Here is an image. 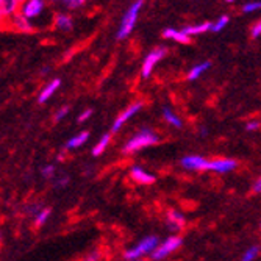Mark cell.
Returning <instances> with one entry per match:
<instances>
[{
	"instance_id": "obj_14",
	"label": "cell",
	"mask_w": 261,
	"mask_h": 261,
	"mask_svg": "<svg viewBox=\"0 0 261 261\" xmlns=\"http://www.w3.org/2000/svg\"><path fill=\"white\" fill-rule=\"evenodd\" d=\"M19 8H20L19 0H0V10H2V13L8 19H11L14 14H17Z\"/></svg>"
},
{
	"instance_id": "obj_19",
	"label": "cell",
	"mask_w": 261,
	"mask_h": 261,
	"mask_svg": "<svg viewBox=\"0 0 261 261\" xmlns=\"http://www.w3.org/2000/svg\"><path fill=\"white\" fill-rule=\"evenodd\" d=\"M211 67V63L210 61H203V63H199L197 66H194L191 70H189V72H188V80L189 82H194V80H197L203 72H205V70H208Z\"/></svg>"
},
{
	"instance_id": "obj_31",
	"label": "cell",
	"mask_w": 261,
	"mask_h": 261,
	"mask_svg": "<svg viewBox=\"0 0 261 261\" xmlns=\"http://www.w3.org/2000/svg\"><path fill=\"white\" fill-rule=\"evenodd\" d=\"M91 114H92V110H85V111L77 117V121H79V122H85V121H88V119H89Z\"/></svg>"
},
{
	"instance_id": "obj_36",
	"label": "cell",
	"mask_w": 261,
	"mask_h": 261,
	"mask_svg": "<svg viewBox=\"0 0 261 261\" xmlns=\"http://www.w3.org/2000/svg\"><path fill=\"white\" fill-rule=\"evenodd\" d=\"M206 133H208V130H206L205 127H202V128H200V136H206Z\"/></svg>"
},
{
	"instance_id": "obj_39",
	"label": "cell",
	"mask_w": 261,
	"mask_h": 261,
	"mask_svg": "<svg viewBox=\"0 0 261 261\" xmlns=\"http://www.w3.org/2000/svg\"><path fill=\"white\" fill-rule=\"evenodd\" d=\"M52 2H58V0H52Z\"/></svg>"
},
{
	"instance_id": "obj_9",
	"label": "cell",
	"mask_w": 261,
	"mask_h": 261,
	"mask_svg": "<svg viewBox=\"0 0 261 261\" xmlns=\"http://www.w3.org/2000/svg\"><path fill=\"white\" fill-rule=\"evenodd\" d=\"M180 164L188 171H206L208 160L200 155H186L181 158Z\"/></svg>"
},
{
	"instance_id": "obj_18",
	"label": "cell",
	"mask_w": 261,
	"mask_h": 261,
	"mask_svg": "<svg viewBox=\"0 0 261 261\" xmlns=\"http://www.w3.org/2000/svg\"><path fill=\"white\" fill-rule=\"evenodd\" d=\"M163 119L168 122L169 125H174L175 128H181L183 127V122L180 117L169 108V107H164L163 108Z\"/></svg>"
},
{
	"instance_id": "obj_11",
	"label": "cell",
	"mask_w": 261,
	"mask_h": 261,
	"mask_svg": "<svg viewBox=\"0 0 261 261\" xmlns=\"http://www.w3.org/2000/svg\"><path fill=\"white\" fill-rule=\"evenodd\" d=\"M130 177L133 181H136L139 185H152L155 181V175L139 168V166H133L130 169Z\"/></svg>"
},
{
	"instance_id": "obj_4",
	"label": "cell",
	"mask_w": 261,
	"mask_h": 261,
	"mask_svg": "<svg viewBox=\"0 0 261 261\" xmlns=\"http://www.w3.org/2000/svg\"><path fill=\"white\" fill-rule=\"evenodd\" d=\"M183 244V240H181V236L178 234H172L169 236V238H166L152 253V259L153 261H160V259H164L166 256H169L171 253H174L175 250H178Z\"/></svg>"
},
{
	"instance_id": "obj_38",
	"label": "cell",
	"mask_w": 261,
	"mask_h": 261,
	"mask_svg": "<svg viewBox=\"0 0 261 261\" xmlns=\"http://www.w3.org/2000/svg\"><path fill=\"white\" fill-rule=\"evenodd\" d=\"M19 2H20V4H22V2H25V0H19Z\"/></svg>"
},
{
	"instance_id": "obj_23",
	"label": "cell",
	"mask_w": 261,
	"mask_h": 261,
	"mask_svg": "<svg viewBox=\"0 0 261 261\" xmlns=\"http://www.w3.org/2000/svg\"><path fill=\"white\" fill-rule=\"evenodd\" d=\"M230 22V17L228 16H221L218 20H215L211 23V32H215V33H219L221 30L225 29V25Z\"/></svg>"
},
{
	"instance_id": "obj_33",
	"label": "cell",
	"mask_w": 261,
	"mask_h": 261,
	"mask_svg": "<svg viewBox=\"0 0 261 261\" xmlns=\"http://www.w3.org/2000/svg\"><path fill=\"white\" fill-rule=\"evenodd\" d=\"M99 259H100V253L99 252H92V253H89L85 258V261H99Z\"/></svg>"
},
{
	"instance_id": "obj_37",
	"label": "cell",
	"mask_w": 261,
	"mask_h": 261,
	"mask_svg": "<svg viewBox=\"0 0 261 261\" xmlns=\"http://www.w3.org/2000/svg\"><path fill=\"white\" fill-rule=\"evenodd\" d=\"M225 2H228V4H231V2H234V0H225Z\"/></svg>"
},
{
	"instance_id": "obj_27",
	"label": "cell",
	"mask_w": 261,
	"mask_h": 261,
	"mask_svg": "<svg viewBox=\"0 0 261 261\" xmlns=\"http://www.w3.org/2000/svg\"><path fill=\"white\" fill-rule=\"evenodd\" d=\"M63 2L69 7V8H72V10H75V8H80V7H83L85 4H86V0H63Z\"/></svg>"
},
{
	"instance_id": "obj_26",
	"label": "cell",
	"mask_w": 261,
	"mask_h": 261,
	"mask_svg": "<svg viewBox=\"0 0 261 261\" xmlns=\"http://www.w3.org/2000/svg\"><path fill=\"white\" fill-rule=\"evenodd\" d=\"M258 10H261V2H249L243 7L244 13H255Z\"/></svg>"
},
{
	"instance_id": "obj_12",
	"label": "cell",
	"mask_w": 261,
	"mask_h": 261,
	"mask_svg": "<svg viewBox=\"0 0 261 261\" xmlns=\"http://www.w3.org/2000/svg\"><path fill=\"white\" fill-rule=\"evenodd\" d=\"M166 218H168V225L172 231H180L186 225V218L175 210H169Z\"/></svg>"
},
{
	"instance_id": "obj_28",
	"label": "cell",
	"mask_w": 261,
	"mask_h": 261,
	"mask_svg": "<svg viewBox=\"0 0 261 261\" xmlns=\"http://www.w3.org/2000/svg\"><path fill=\"white\" fill-rule=\"evenodd\" d=\"M67 113H69V107H63V108H60L58 111H57V114H55V122H60L63 117H66L67 116Z\"/></svg>"
},
{
	"instance_id": "obj_35",
	"label": "cell",
	"mask_w": 261,
	"mask_h": 261,
	"mask_svg": "<svg viewBox=\"0 0 261 261\" xmlns=\"http://www.w3.org/2000/svg\"><path fill=\"white\" fill-rule=\"evenodd\" d=\"M253 191L255 193H261V177L253 183Z\"/></svg>"
},
{
	"instance_id": "obj_32",
	"label": "cell",
	"mask_w": 261,
	"mask_h": 261,
	"mask_svg": "<svg viewBox=\"0 0 261 261\" xmlns=\"http://www.w3.org/2000/svg\"><path fill=\"white\" fill-rule=\"evenodd\" d=\"M67 183H69V177H67V175H63V177L57 178L55 186H57V188H63V186H66Z\"/></svg>"
},
{
	"instance_id": "obj_25",
	"label": "cell",
	"mask_w": 261,
	"mask_h": 261,
	"mask_svg": "<svg viewBox=\"0 0 261 261\" xmlns=\"http://www.w3.org/2000/svg\"><path fill=\"white\" fill-rule=\"evenodd\" d=\"M41 174L44 178H52L55 175V166L54 164H47L44 166V168L41 169Z\"/></svg>"
},
{
	"instance_id": "obj_15",
	"label": "cell",
	"mask_w": 261,
	"mask_h": 261,
	"mask_svg": "<svg viewBox=\"0 0 261 261\" xmlns=\"http://www.w3.org/2000/svg\"><path fill=\"white\" fill-rule=\"evenodd\" d=\"M163 38L177 41L180 44H188L189 41H191V38H189L188 35H185L181 30H175V29H164L163 30Z\"/></svg>"
},
{
	"instance_id": "obj_20",
	"label": "cell",
	"mask_w": 261,
	"mask_h": 261,
	"mask_svg": "<svg viewBox=\"0 0 261 261\" xmlns=\"http://www.w3.org/2000/svg\"><path fill=\"white\" fill-rule=\"evenodd\" d=\"M88 138H89V133H88V132H82V133H79L77 136L70 138V139L67 141L66 147H67V149H79V147H82V146L85 144V142L88 141Z\"/></svg>"
},
{
	"instance_id": "obj_34",
	"label": "cell",
	"mask_w": 261,
	"mask_h": 261,
	"mask_svg": "<svg viewBox=\"0 0 261 261\" xmlns=\"http://www.w3.org/2000/svg\"><path fill=\"white\" fill-rule=\"evenodd\" d=\"M7 23H8V17L2 13V10H0V30L5 29V27H7Z\"/></svg>"
},
{
	"instance_id": "obj_10",
	"label": "cell",
	"mask_w": 261,
	"mask_h": 261,
	"mask_svg": "<svg viewBox=\"0 0 261 261\" xmlns=\"http://www.w3.org/2000/svg\"><path fill=\"white\" fill-rule=\"evenodd\" d=\"M10 27L14 29L16 32H20V33H33L35 32V25H33V23L27 17H23L20 13L14 14L10 19Z\"/></svg>"
},
{
	"instance_id": "obj_3",
	"label": "cell",
	"mask_w": 261,
	"mask_h": 261,
	"mask_svg": "<svg viewBox=\"0 0 261 261\" xmlns=\"http://www.w3.org/2000/svg\"><path fill=\"white\" fill-rule=\"evenodd\" d=\"M158 246H160V241H158V238H156L155 234L147 236V238H144L142 241H139V244H136L135 247L128 249V250L124 253V258L128 259V261H138V259H141L144 255L152 253Z\"/></svg>"
},
{
	"instance_id": "obj_8",
	"label": "cell",
	"mask_w": 261,
	"mask_h": 261,
	"mask_svg": "<svg viewBox=\"0 0 261 261\" xmlns=\"http://www.w3.org/2000/svg\"><path fill=\"white\" fill-rule=\"evenodd\" d=\"M142 107H144V102H135V103H132L128 108H125L119 116H117V119L114 121V124H113V127H111V133L119 132L121 127H122L128 119H132V117H133L135 114H138V113L142 110Z\"/></svg>"
},
{
	"instance_id": "obj_21",
	"label": "cell",
	"mask_w": 261,
	"mask_h": 261,
	"mask_svg": "<svg viewBox=\"0 0 261 261\" xmlns=\"http://www.w3.org/2000/svg\"><path fill=\"white\" fill-rule=\"evenodd\" d=\"M110 141H111V133H105V135L100 138V141L97 142V144L94 146V149H92V155H94V156L102 155V153L105 152V149L108 147Z\"/></svg>"
},
{
	"instance_id": "obj_7",
	"label": "cell",
	"mask_w": 261,
	"mask_h": 261,
	"mask_svg": "<svg viewBox=\"0 0 261 261\" xmlns=\"http://www.w3.org/2000/svg\"><path fill=\"white\" fill-rule=\"evenodd\" d=\"M238 168V161L231 158H216V160H208L206 171H213L218 174H228Z\"/></svg>"
},
{
	"instance_id": "obj_1",
	"label": "cell",
	"mask_w": 261,
	"mask_h": 261,
	"mask_svg": "<svg viewBox=\"0 0 261 261\" xmlns=\"http://www.w3.org/2000/svg\"><path fill=\"white\" fill-rule=\"evenodd\" d=\"M156 142H158V135L153 130L142 128L125 142L122 150H124V153H136V152L146 149V147L155 146Z\"/></svg>"
},
{
	"instance_id": "obj_30",
	"label": "cell",
	"mask_w": 261,
	"mask_h": 261,
	"mask_svg": "<svg viewBox=\"0 0 261 261\" xmlns=\"http://www.w3.org/2000/svg\"><path fill=\"white\" fill-rule=\"evenodd\" d=\"M259 122L258 121H249L247 124H246V130L247 132H255V130H258L259 128Z\"/></svg>"
},
{
	"instance_id": "obj_24",
	"label": "cell",
	"mask_w": 261,
	"mask_h": 261,
	"mask_svg": "<svg viewBox=\"0 0 261 261\" xmlns=\"http://www.w3.org/2000/svg\"><path fill=\"white\" fill-rule=\"evenodd\" d=\"M259 253V247L258 246H252L250 249L246 250V253L243 255V261H253Z\"/></svg>"
},
{
	"instance_id": "obj_16",
	"label": "cell",
	"mask_w": 261,
	"mask_h": 261,
	"mask_svg": "<svg viewBox=\"0 0 261 261\" xmlns=\"http://www.w3.org/2000/svg\"><path fill=\"white\" fill-rule=\"evenodd\" d=\"M55 27L61 32H70L74 27V20L69 14H64V13L57 14L55 16Z\"/></svg>"
},
{
	"instance_id": "obj_17",
	"label": "cell",
	"mask_w": 261,
	"mask_h": 261,
	"mask_svg": "<svg viewBox=\"0 0 261 261\" xmlns=\"http://www.w3.org/2000/svg\"><path fill=\"white\" fill-rule=\"evenodd\" d=\"M211 23L213 22H202V23H197V25H186L181 32L191 38V36H196V35H200V33L211 30Z\"/></svg>"
},
{
	"instance_id": "obj_29",
	"label": "cell",
	"mask_w": 261,
	"mask_h": 261,
	"mask_svg": "<svg viewBox=\"0 0 261 261\" xmlns=\"http://www.w3.org/2000/svg\"><path fill=\"white\" fill-rule=\"evenodd\" d=\"M250 35H252V38H258V36H261V20H259V22H256V23H253L252 29H250Z\"/></svg>"
},
{
	"instance_id": "obj_2",
	"label": "cell",
	"mask_w": 261,
	"mask_h": 261,
	"mask_svg": "<svg viewBox=\"0 0 261 261\" xmlns=\"http://www.w3.org/2000/svg\"><path fill=\"white\" fill-rule=\"evenodd\" d=\"M142 5H144V0H136V2L132 4L130 8L125 11V14L122 16V20H121L119 30H117V39H124V38H127L133 32Z\"/></svg>"
},
{
	"instance_id": "obj_6",
	"label": "cell",
	"mask_w": 261,
	"mask_h": 261,
	"mask_svg": "<svg viewBox=\"0 0 261 261\" xmlns=\"http://www.w3.org/2000/svg\"><path fill=\"white\" fill-rule=\"evenodd\" d=\"M164 57H166V49H164V47H156V49L149 52L147 57L144 58V63H142V69H141L142 79H149L150 74L153 72V67L156 66V63L161 61Z\"/></svg>"
},
{
	"instance_id": "obj_13",
	"label": "cell",
	"mask_w": 261,
	"mask_h": 261,
	"mask_svg": "<svg viewBox=\"0 0 261 261\" xmlns=\"http://www.w3.org/2000/svg\"><path fill=\"white\" fill-rule=\"evenodd\" d=\"M60 85H61V80L60 79H54L52 82H49L45 85V88L41 91V94H39V103H45L47 100H49L54 94L57 92V89L60 88Z\"/></svg>"
},
{
	"instance_id": "obj_5",
	"label": "cell",
	"mask_w": 261,
	"mask_h": 261,
	"mask_svg": "<svg viewBox=\"0 0 261 261\" xmlns=\"http://www.w3.org/2000/svg\"><path fill=\"white\" fill-rule=\"evenodd\" d=\"M19 13L30 22L39 19L45 13V0H25V2H22Z\"/></svg>"
},
{
	"instance_id": "obj_40",
	"label": "cell",
	"mask_w": 261,
	"mask_h": 261,
	"mask_svg": "<svg viewBox=\"0 0 261 261\" xmlns=\"http://www.w3.org/2000/svg\"><path fill=\"white\" fill-rule=\"evenodd\" d=\"M138 261H141V259H138Z\"/></svg>"
},
{
	"instance_id": "obj_22",
	"label": "cell",
	"mask_w": 261,
	"mask_h": 261,
	"mask_svg": "<svg viewBox=\"0 0 261 261\" xmlns=\"http://www.w3.org/2000/svg\"><path fill=\"white\" fill-rule=\"evenodd\" d=\"M49 216H50V208H42L35 218V227H38V228L42 227L45 224V221L49 219Z\"/></svg>"
}]
</instances>
